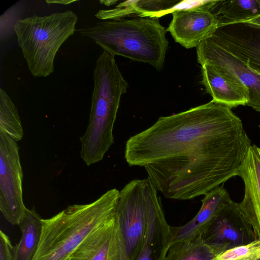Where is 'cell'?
<instances>
[{"mask_svg":"<svg viewBox=\"0 0 260 260\" xmlns=\"http://www.w3.org/2000/svg\"><path fill=\"white\" fill-rule=\"evenodd\" d=\"M251 145L232 108L212 100L160 117L127 140L124 157L165 197L189 200L237 176Z\"/></svg>","mask_w":260,"mask_h":260,"instance_id":"6da1fadb","label":"cell"},{"mask_svg":"<svg viewBox=\"0 0 260 260\" xmlns=\"http://www.w3.org/2000/svg\"><path fill=\"white\" fill-rule=\"evenodd\" d=\"M119 192L110 189L91 203L70 205L42 219L40 242L32 260H68L88 235L115 214Z\"/></svg>","mask_w":260,"mask_h":260,"instance_id":"7a4b0ae2","label":"cell"},{"mask_svg":"<svg viewBox=\"0 0 260 260\" xmlns=\"http://www.w3.org/2000/svg\"><path fill=\"white\" fill-rule=\"evenodd\" d=\"M93 77L89 122L80 137V156L87 166L102 160L113 144V129L120 98L128 87L114 57L105 51L96 61Z\"/></svg>","mask_w":260,"mask_h":260,"instance_id":"3957f363","label":"cell"},{"mask_svg":"<svg viewBox=\"0 0 260 260\" xmlns=\"http://www.w3.org/2000/svg\"><path fill=\"white\" fill-rule=\"evenodd\" d=\"M92 40L111 55L162 69L169 42L166 30L157 18L134 17L99 22L76 30Z\"/></svg>","mask_w":260,"mask_h":260,"instance_id":"277c9868","label":"cell"},{"mask_svg":"<svg viewBox=\"0 0 260 260\" xmlns=\"http://www.w3.org/2000/svg\"><path fill=\"white\" fill-rule=\"evenodd\" d=\"M78 16L72 11L23 18L14 26L17 42L34 77H47L54 72L58 49L75 31Z\"/></svg>","mask_w":260,"mask_h":260,"instance_id":"5b68a950","label":"cell"},{"mask_svg":"<svg viewBox=\"0 0 260 260\" xmlns=\"http://www.w3.org/2000/svg\"><path fill=\"white\" fill-rule=\"evenodd\" d=\"M157 191L147 178L129 181L119 192L116 213L130 260H137L142 250L149 209Z\"/></svg>","mask_w":260,"mask_h":260,"instance_id":"8992f818","label":"cell"},{"mask_svg":"<svg viewBox=\"0 0 260 260\" xmlns=\"http://www.w3.org/2000/svg\"><path fill=\"white\" fill-rule=\"evenodd\" d=\"M23 172L17 142L0 129V210L13 225H19L27 208L23 201Z\"/></svg>","mask_w":260,"mask_h":260,"instance_id":"52a82bcc","label":"cell"},{"mask_svg":"<svg viewBox=\"0 0 260 260\" xmlns=\"http://www.w3.org/2000/svg\"><path fill=\"white\" fill-rule=\"evenodd\" d=\"M201 236L216 256L256 240L251 225L232 200L222 206Z\"/></svg>","mask_w":260,"mask_h":260,"instance_id":"ba28073f","label":"cell"},{"mask_svg":"<svg viewBox=\"0 0 260 260\" xmlns=\"http://www.w3.org/2000/svg\"><path fill=\"white\" fill-rule=\"evenodd\" d=\"M260 75V26L246 21L218 26L209 38Z\"/></svg>","mask_w":260,"mask_h":260,"instance_id":"9c48e42d","label":"cell"},{"mask_svg":"<svg viewBox=\"0 0 260 260\" xmlns=\"http://www.w3.org/2000/svg\"><path fill=\"white\" fill-rule=\"evenodd\" d=\"M197 55L202 66H212L239 80L248 90L249 99L246 106L260 112V75L209 38L197 47Z\"/></svg>","mask_w":260,"mask_h":260,"instance_id":"30bf717a","label":"cell"},{"mask_svg":"<svg viewBox=\"0 0 260 260\" xmlns=\"http://www.w3.org/2000/svg\"><path fill=\"white\" fill-rule=\"evenodd\" d=\"M68 260H130L116 212L88 235Z\"/></svg>","mask_w":260,"mask_h":260,"instance_id":"8fae6325","label":"cell"},{"mask_svg":"<svg viewBox=\"0 0 260 260\" xmlns=\"http://www.w3.org/2000/svg\"><path fill=\"white\" fill-rule=\"evenodd\" d=\"M166 31L175 41L186 49L197 47L218 27L215 15L205 9L177 11Z\"/></svg>","mask_w":260,"mask_h":260,"instance_id":"7c38bea8","label":"cell"},{"mask_svg":"<svg viewBox=\"0 0 260 260\" xmlns=\"http://www.w3.org/2000/svg\"><path fill=\"white\" fill-rule=\"evenodd\" d=\"M252 145L237 176L242 179L245 193L239 209L251 225L256 240H260V152Z\"/></svg>","mask_w":260,"mask_h":260,"instance_id":"4fadbf2b","label":"cell"},{"mask_svg":"<svg viewBox=\"0 0 260 260\" xmlns=\"http://www.w3.org/2000/svg\"><path fill=\"white\" fill-rule=\"evenodd\" d=\"M171 226L157 192L150 203L142 250L137 260H165L171 242Z\"/></svg>","mask_w":260,"mask_h":260,"instance_id":"5bb4252c","label":"cell"},{"mask_svg":"<svg viewBox=\"0 0 260 260\" xmlns=\"http://www.w3.org/2000/svg\"><path fill=\"white\" fill-rule=\"evenodd\" d=\"M202 83L213 100L231 108L246 106L248 88L234 76L209 64L202 66Z\"/></svg>","mask_w":260,"mask_h":260,"instance_id":"9a60e30c","label":"cell"},{"mask_svg":"<svg viewBox=\"0 0 260 260\" xmlns=\"http://www.w3.org/2000/svg\"><path fill=\"white\" fill-rule=\"evenodd\" d=\"M204 196L201 200L202 205L199 211L191 220L182 226H171V245L178 241L190 240L201 236L222 206L232 200L222 185Z\"/></svg>","mask_w":260,"mask_h":260,"instance_id":"2e32d148","label":"cell"},{"mask_svg":"<svg viewBox=\"0 0 260 260\" xmlns=\"http://www.w3.org/2000/svg\"><path fill=\"white\" fill-rule=\"evenodd\" d=\"M42 218L34 208L27 209L18 225L22 233L19 242L13 246V260H32L37 250L41 237Z\"/></svg>","mask_w":260,"mask_h":260,"instance_id":"e0dca14e","label":"cell"},{"mask_svg":"<svg viewBox=\"0 0 260 260\" xmlns=\"http://www.w3.org/2000/svg\"><path fill=\"white\" fill-rule=\"evenodd\" d=\"M217 7L213 14L218 26L247 21L260 15V0L219 1Z\"/></svg>","mask_w":260,"mask_h":260,"instance_id":"ac0fdd59","label":"cell"},{"mask_svg":"<svg viewBox=\"0 0 260 260\" xmlns=\"http://www.w3.org/2000/svg\"><path fill=\"white\" fill-rule=\"evenodd\" d=\"M216 256L200 236L172 244L165 260H211Z\"/></svg>","mask_w":260,"mask_h":260,"instance_id":"d6986e66","label":"cell"},{"mask_svg":"<svg viewBox=\"0 0 260 260\" xmlns=\"http://www.w3.org/2000/svg\"><path fill=\"white\" fill-rule=\"evenodd\" d=\"M0 129L16 142L21 140L24 135L17 109L2 88L0 89Z\"/></svg>","mask_w":260,"mask_h":260,"instance_id":"ffe728a7","label":"cell"},{"mask_svg":"<svg viewBox=\"0 0 260 260\" xmlns=\"http://www.w3.org/2000/svg\"><path fill=\"white\" fill-rule=\"evenodd\" d=\"M260 259V240L227 250L211 260H258Z\"/></svg>","mask_w":260,"mask_h":260,"instance_id":"44dd1931","label":"cell"},{"mask_svg":"<svg viewBox=\"0 0 260 260\" xmlns=\"http://www.w3.org/2000/svg\"><path fill=\"white\" fill-rule=\"evenodd\" d=\"M24 6L15 4L8 9L0 17V40H5L15 33L14 26L18 21L22 19Z\"/></svg>","mask_w":260,"mask_h":260,"instance_id":"7402d4cb","label":"cell"},{"mask_svg":"<svg viewBox=\"0 0 260 260\" xmlns=\"http://www.w3.org/2000/svg\"><path fill=\"white\" fill-rule=\"evenodd\" d=\"M219 1H179L169 9L163 12L160 17L175 11L189 10L197 9H205L212 12L216 8Z\"/></svg>","mask_w":260,"mask_h":260,"instance_id":"603a6c76","label":"cell"},{"mask_svg":"<svg viewBox=\"0 0 260 260\" xmlns=\"http://www.w3.org/2000/svg\"><path fill=\"white\" fill-rule=\"evenodd\" d=\"M12 243L9 237L0 231V260H13Z\"/></svg>","mask_w":260,"mask_h":260,"instance_id":"cb8c5ba5","label":"cell"},{"mask_svg":"<svg viewBox=\"0 0 260 260\" xmlns=\"http://www.w3.org/2000/svg\"><path fill=\"white\" fill-rule=\"evenodd\" d=\"M74 2V1H46V2L47 3H54L62 5H68Z\"/></svg>","mask_w":260,"mask_h":260,"instance_id":"d4e9b609","label":"cell"},{"mask_svg":"<svg viewBox=\"0 0 260 260\" xmlns=\"http://www.w3.org/2000/svg\"><path fill=\"white\" fill-rule=\"evenodd\" d=\"M249 23L255 24L260 26V15L246 21Z\"/></svg>","mask_w":260,"mask_h":260,"instance_id":"484cf974","label":"cell"},{"mask_svg":"<svg viewBox=\"0 0 260 260\" xmlns=\"http://www.w3.org/2000/svg\"><path fill=\"white\" fill-rule=\"evenodd\" d=\"M100 2L102 4H104L107 6L114 5L117 2V1H100Z\"/></svg>","mask_w":260,"mask_h":260,"instance_id":"4316f807","label":"cell"},{"mask_svg":"<svg viewBox=\"0 0 260 260\" xmlns=\"http://www.w3.org/2000/svg\"><path fill=\"white\" fill-rule=\"evenodd\" d=\"M258 127H259V129H260V125H258Z\"/></svg>","mask_w":260,"mask_h":260,"instance_id":"83f0119b","label":"cell"},{"mask_svg":"<svg viewBox=\"0 0 260 260\" xmlns=\"http://www.w3.org/2000/svg\"><path fill=\"white\" fill-rule=\"evenodd\" d=\"M259 152H260V148H259Z\"/></svg>","mask_w":260,"mask_h":260,"instance_id":"f1b7e54d","label":"cell"},{"mask_svg":"<svg viewBox=\"0 0 260 260\" xmlns=\"http://www.w3.org/2000/svg\"><path fill=\"white\" fill-rule=\"evenodd\" d=\"M258 260H259V259H258Z\"/></svg>","mask_w":260,"mask_h":260,"instance_id":"f546056e","label":"cell"},{"mask_svg":"<svg viewBox=\"0 0 260 260\" xmlns=\"http://www.w3.org/2000/svg\"><path fill=\"white\" fill-rule=\"evenodd\" d=\"M259 260H260V259H259Z\"/></svg>","mask_w":260,"mask_h":260,"instance_id":"4dcf8cb0","label":"cell"}]
</instances>
